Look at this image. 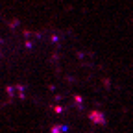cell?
I'll return each instance as SVG.
<instances>
[{
    "label": "cell",
    "instance_id": "cell-1",
    "mask_svg": "<svg viewBox=\"0 0 133 133\" xmlns=\"http://www.w3.org/2000/svg\"><path fill=\"white\" fill-rule=\"evenodd\" d=\"M89 118L94 122V124H105V116L102 111H91L89 113Z\"/></svg>",
    "mask_w": 133,
    "mask_h": 133
},
{
    "label": "cell",
    "instance_id": "cell-2",
    "mask_svg": "<svg viewBox=\"0 0 133 133\" xmlns=\"http://www.w3.org/2000/svg\"><path fill=\"white\" fill-rule=\"evenodd\" d=\"M50 131L52 133H69V128H66L65 124H56V126H52Z\"/></svg>",
    "mask_w": 133,
    "mask_h": 133
}]
</instances>
